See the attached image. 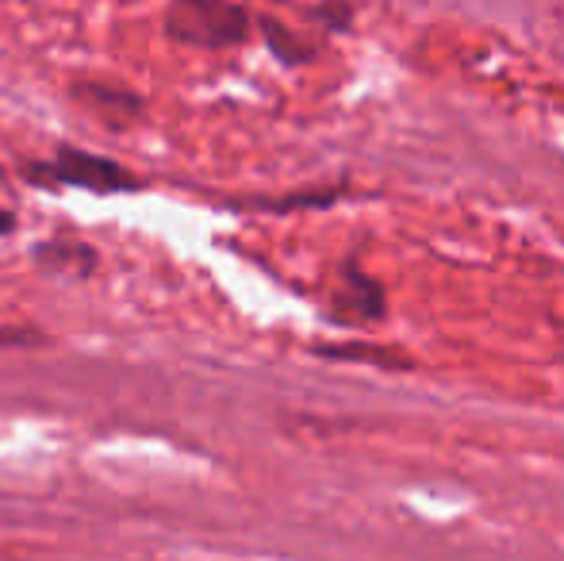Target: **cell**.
Returning <instances> with one entry per match:
<instances>
[{
	"label": "cell",
	"mask_w": 564,
	"mask_h": 561,
	"mask_svg": "<svg viewBox=\"0 0 564 561\" xmlns=\"http://www.w3.org/2000/svg\"><path fill=\"white\" fill-rule=\"evenodd\" d=\"M165 28L185 46L224 51L250 35V15L235 0H173Z\"/></svg>",
	"instance_id": "1"
},
{
	"label": "cell",
	"mask_w": 564,
	"mask_h": 561,
	"mask_svg": "<svg viewBox=\"0 0 564 561\" xmlns=\"http://www.w3.org/2000/svg\"><path fill=\"white\" fill-rule=\"evenodd\" d=\"M31 185H69V188H89V193H131L142 181L131 170H123L112 158L85 154V150L62 147L51 162H31L23 170Z\"/></svg>",
	"instance_id": "2"
},
{
	"label": "cell",
	"mask_w": 564,
	"mask_h": 561,
	"mask_svg": "<svg viewBox=\"0 0 564 561\" xmlns=\"http://www.w3.org/2000/svg\"><path fill=\"white\" fill-rule=\"evenodd\" d=\"M341 315L346 320H377V315H384V289H380V281H372L369 273H361L354 262H346V270H341V296H338Z\"/></svg>",
	"instance_id": "3"
},
{
	"label": "cell",
	"mask_w": 564,
	"mask_h": 561,
	"mask_svg": "<svg viewBox=\"0 0 564 561\" xmlns=\"http://www.w3.org/2000/svg\"><path fill=\"white\" fill-rule=\"evenodd\" d=\"M12 227H15V216H12V212L0 208V235H8V231H12Z\"/></svg>",
	"instance_id": "4"
}]
</instances>
